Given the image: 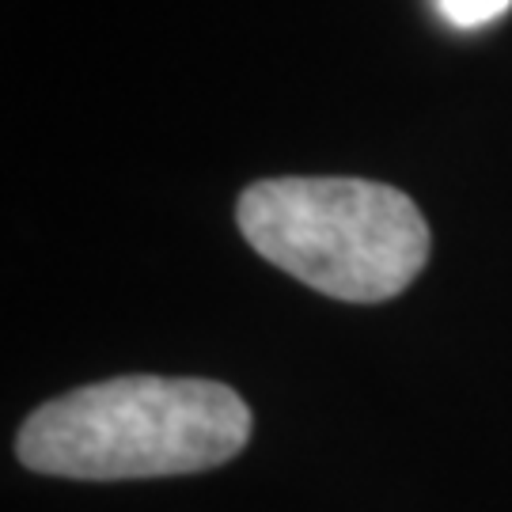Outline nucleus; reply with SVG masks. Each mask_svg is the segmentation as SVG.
Masks as SVG:
<instances>
[{
    "label": "nucleus",
    "instance_id": "f257e3e1",
    "mask_svg": "<svg viewBox=\"0 0 512 512\" xmlns=\"http://www.w3.org/2000/svg\"><path fill=\"white\" fill-rule=\"evenodd\" d=\"M251 440L232 387L179 376H118L76 387L23 421V467L57 478H160L209 471Z\"/></svg>",
    "mask_w": 512,
    "mask_h": 512
},
{
    "label": "nucleus",
    "instance_id": "f03ea898",
    "mask_svg": "<svg viewBox=\"0 0 512 512\" xmlns=\"http://www.w3.org/2000/svg\"><path fill=\"white\" fill-rule=\"evenodd\" d=\"M236 220L266 262L349 304L399 296L429 258L418 205L368 179H266L243 190Z\"/></svg>",
    "mask_w": 512,
    "mask_h": 512
},
{
    "label": "nucleus",
    "instance_id": "7ed1b4c3",
    "mask_svg": "<svg viewBox=\"0 0 512 512\" xmlns=\"http://www.w3.org/2000/svg\"><path fill=\"white\" fill-rule=\"evenodd\" d=\"M509 4L512 0H437V12L459 31H471V27H486L497 16H505Z\"/></svg>",
    "mask_w": 512,
    "mask_h": 512
}]
</instances>
